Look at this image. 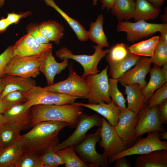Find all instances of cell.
I'll return each mask as SVG.
<instances>
[{"mask_svg":"<svg viewBox=\"0 0 167 167\" xmlns=\"http://www.w3.org/2000/svg\"><path fill=\"white\" fill-rule=\"evenodd\" d=\"M12 46H8L0 55V77L5 75L4 71L8 62L12 58Z\"/></svg>","mask_w":167,"mask_h":167,"instance_id":"obj_41","label":"cell"},{"mask_svg":"<svg viewBox=\"0 0 167 167\" xmlns=\"http://www.w3.org/2000/svg\"><path fill=\"white\" fill-rule=\"evenodd\" d=\"M158 113L162 124L167 123V99L158 106Z\"/></svg>","mask_w":167,"mask_h":167,"instance_id":"obj_44","label":"cell"},{"mask_svg":"<svg viewBox=\"0 0 167 167\" xmlns=\"http://www.w3.org/2000/svg\"><path fill=\"white\" fill-rule=\"evenodd\" d=\"M2 150V147H1V144H0V152H1V151Z\"/></svg>","mask_w":167,"mask_h":167,"instance_id":"obj_59","label":"cell"},{"mask_svg":"<svg viewBox=\"0 0 167 167\" xmlns=\"http://www.w3.org/2000/svg\"><path fill=\"white\" fill-rule=\"evenodd\" d=\"M68 65L69 75L66 79L44 88L53 92L87 98L88 86L86 78L76 73L72 62Z\"/></svg>","mask_w":167,"mask_h":167,"instance_id":"obj_5","label":"cell"},{"mask_svg":"<svg viewBox=\"0 0 167 167\" xmlns=\"http://www.w3.org/2000/svg\"><path fill=\"white\" fill-rule=\"evenodd\" d=\"M97 0H92L93 4L94 5H97Z\"/></svg>","mask_w":167,"mask_h":167,"instance_id":"obj_58","label":"cell"},{"mask_svg":"<svg viewBox=\"0 0 167 167\" xmlns=\"http://www.w3.org/2000/svg\"><path fill=\"white\" fill-rule=\"evenodd\" d=\"M22 126L7 122L0 128V143L2 149L14 143L20 135Z\"/></svg>","mask_w":167,"mask_h":167,"instance_id":"obj_31","label":"cell"},{"mask_svg":"<svg viewBox=\"0 0 167 167\" xmlns=\"http://www.w3.org/2000/svg\"><path fill=\"white\" fill-rule=\"evenodd\" d=\"M52 48L51 44L40 43L28 33L12 46V57L42 55Z\"/></svg>","mask_w":167,"mask_h":167,"instance_id":"obj_15","label":"cell"},{"mask_svg":"<svg viewBox=\"0 0 167 167\" xmlns=\"http://www.w3.org/2000/svg\"><path fill=\"white\" fill-rule=\"evenodd\" d=\"M32 14V12L30 11L18 14L13 12L8 13L6 18L11 25L13 24H17L20 19L30 15Z\"/></svg>","mask_w":167,"mask_h":167,"instance_id":"obj_43","label":"cell"},{"mask_svg":"<svg viewBox=\"0 0 167 167\" xmlns=\"http://www.w3.org/2000/svg\"><path fill=\"white\" fill-rule=\"evenodd\" d=\"M4 87L0 96L2 98L13 91L26 92L37 86L35 80L15 75H5L3 77Z\"/></svg>","mask_w":167,"mask_h":167,"instance_id":"obj_20","label":"cell"},{"mask_svg":"<svg viewBox=\"0 0 167 167\" xmlns=\"http://www.w3.org/2000/svg\"><path fill=\"white\" fill-rule=\"evenodd\" d=\"M128 47L123 43H117L113 46L105 55V60L108 65L118 63L124 59L130 52Z\"/></svg>","mask_w":167,"mask_h":167,"instance_id":"obj_34","label":"cell"},{"mask_svg":"<svg viewBox=\"0 0 167 167\" xmlns=\"http://www.w3.org/2000/svg\"><path fill=\"white\" fill-rule=\"evenodd\" d=\"M118 83L117 79H109V95L112 102L122 111L127 108L125 105L126 101L118 88Z\"/></svg>","mask_w":167,"mask_h":167,"instance_id":"obj_35","label":"cell"},{"mask_svg":"<svg viewBox=\"0 0 167 167\" xmlns=\"http://www.w3.org/2000/svg\"><path fill=\"white\" fill-rule=\"evenodd\" d=\"M102 122V118L97 114L89 115L82 113L74 132L66 140L56 146L53 149L54 152L78 144L85 138L89 130L95 126L101 127Z\"/></svg>","mask_w":167,"mask_h":167,"instance_id":"obj_11","label":"cell"},{"mask_svg":"<svg viewBox=\"0 0 167 167\" xmlns=\"http://www.w3.org/2000/svg\"><path fill=\"white\" fill-rule=\"evenodd\" d=\"M151 64L150 58L141 57L134 67L117 79L118 82L126 85L137 84L143 88L147 84L145 77L151 70Z\"/></svg>","mask_w":167,"mask_h":167,"instance_id":"obj_16","label":"cell"},{"mask_svg":"<svg viewBox=\"0 0 167 167\" xmlns=\"http://www.w3.org/2000/svg\"><path fill=\"white\" fill-rule=\"evenodd\" d=\"M6 109L2 101V98L0 96V113L3 114Z\"/></svg>","mask_w":167,"mask_h":167,"instance_id":"obj_53","label":"cell"},{"mask_svg":"<svg viewBox=\"0 0 167 167\" xmlns=\"http://www.w3.org/2000/svg\"><path fill=\"white\" fill-rule=\"evenodd\" d=\"M26 101L24 103L29 108L38 105H57L71 104L79 97L48 91L37 86L24 92Z\"/></svg>","mask_w":167,"mask_h":167,"instance_id":"obj_6","label":"cell"},{"mask_svg":"<svg viewBox=\"0 0 167 167\" xmlns=\"http://www.w3.org/2000/svg\"><path fill=\"white\" fill-rule=\"evenodd\" d=\"M54 152L53 149H50L43 154L40 155L42 167H57L54 161Z\"/></svg>","mask_w":167,"mask_h":167,"instance_id":"obj_42","label":"cell"},{"mask_svg":"<svg viewBox=\"0 0 167 167\" xmlns=\"http://www.w3.org/2000/svg\"><path fill=\"white\" fill-rule=\"evenodd\" d=\"M139 117V113L136 114L132 110L127 108L121 111L118 122L114 127L127 148L134 145L137 140L135 137V134Z\"/></svg>","mask_w":167,"mask_h":167,"instance_id":"obj_13","label":"cell"},{"mask_svg":"<svg viewBox=\"0 0 167 167\" xmlns=\"http://www.w3.org/2000/svg\"><path fill=\"white\" fill-rule=\"evenodd\" d=\"M99 145L103 148L108 158L127 149L124 142L116 132L114 127L105 118H102Z\"/></svg>","mask_w":167,"mask_h":167,"instance_id":"obj_12","label":"cell"},{"mask_svg":"<svg viewBox=\"0 0 167 167\" xmlns=\"http://www.w3.org/2000/svg\"><path fill=\"white\" fill-rule=\"evenodd\" d=\"M67 126L66 122L58 121H45L36 124L30 131L18 138L23 143L24 153L41 155L54 149L59 143V133Z\"/></svg>","mask_w":167,"mask_h":167,"instance_id":"obj_1","label":"cell"},{"mask_svg":"<svg viewBox=\"0 0 167 167\" xmlns=\"http://www.w3.org/2000/svg\"><path fill=\"white\" fill-rule=\"evenodd\" d=\"M114 167H131V164L129 160L124 156L119 158L115 161Z\"/></svg>","mask_w":167,"mask_h":167,"instance_id":"obj_45","label":"cell"},{"mask_svg":"<svg viewBox=\"0 0 167 167\" xmlns=\"http://www.w3.org/2000/svg\"><path fill=\"white\" fill-rule=\"evenodd\" d=\"M108 68V65L100 73L90 75L85 78L88 86L87 98L88 103L96 104L102 102L107 103L111 102L109 95Z\"/></svg>","mask_w":167,"mask_h":167,"instance_id":"obj_9","label":"cell"},{"mask_svg":"<svg viewBox=\"0 0 167 167\" xmlns=\"http://www.w3.org/2000/svg\"><path fill=\"white\" fill-rule=\"evenodd\" d=\"M44 1L46 5L53 8L61 15L74 31L79 41L84 42L88 40V31L79 21L68 15L56 4L54 0Z\"/></svg>","mask_w":167,"mask_h":167,"instance_id":"obj_27","label":"cell"},{"mask_svg":"<svg viewBox=\"0 0 167 167\" xmlns=\"http://www.w3.org/2000/svg\"><path fill=\"white\" fill-rule=\"evenodd\" d=\"M159 32L161 33L160 36L167 44V28L163 29Z\"/></svg>","mask_w":167,"mask_h":167,"instance_id":"obj_51","label":"cell"},{"mask_svg":"<svg viewBox=\"0 0 167 167\" xmlns=\"http://www.w3.org/2000/svg\"><path fill=\"white\" fill-rule=\"evenodd\" d=\"M53 48L45 54L41 63L39 70L45 76L48 86L54 84L56 75L60 74L68 65L69 59L64 58L61 62L56 61L52 54Z\"/></svg>","mask_w":167,"mask_h":167,"instance_id":"obj_17","label":"cell"},{"mask_svg":"<svg viewBox=\"0 0 167 167\" xmlns=\"http://www.w3.org/2000/svg\"><path fill=\"white\" fill-rule=\"evenodd\" d=\"M15 167H42L40 155L24 153L16 161Z\"/></svg>","mask_w":167,"mask_h":167,"instance_id":"obj_37","label":"cell"},{"mask_svg":"<svg viewBox=\"0 0 167 167\" xmlns=\"http://www.w3.org/2000/svg\"><path fill=\"white\" fill-rule=\"evenodd\" d=\"M5 0H0V8H2L3 6Z\"/></svg>","mask_w":167,"mask_h":167,"instance_id":"obj_57","label":"cell"},{"mask_svg":"<svg viewBox=\"0 0 167 167\" xmlns=\"http://www.w3.org/2000/svg\"><path fill=\"white\" fill-rule=\"evenodd\" d=\"M167 28V23H151L143 20L134 23L121 21L118 24L117 31L126 32L127 41L133 42L149 37Z\"/></svg>","mask_w":167,"mask_h":167,"instance_id":"obj_8","label":"cell"},{"mask_svg":"<svg viewBox=\"0 0 167 167\" xmlns=\"http://www.w3.org/2000/svg\"><path fill=\"white\" fill-rule=\"evenodd\" d=\"M160 139H167V132L165 131L161 132V134H160Z\"/></svg>","mask_w":167,"mask_h":167,"instance_id":"obj_55","label":"cell"},{"mask_svg":"<svg viewBox=\"0 0 167 167\" xmlns=\"http://www.w3.org/2000/svg\"><path fill=\"white\" fill-rule=\"evenodd\" d=\"M148 133L146 137L138 139L132 146L108 158V163H113L122 156L141 155L155 150L167 149V143L160 139L159 131H155Z\"/></svg>","mask_w":167,"mask_h":167,"instance_id":"obj_10","label":"cell"},{"mask_svg":"<svg viewBox=\"0 0 167 167\" xmlns=\"http://www.w3.org/2000/svg\"><path fill=\"white\" fill-rule=\"evenodd\" d=\"M10 25L6 18L2 17L0 19V33L6 31Z\"/></svg>","mask_w":167,"mask_h":167,"instance_id":"obj_46","label":"cell"},{"mask_svg":"<svg viewBox=\"0 0 167 167\" xmlns=\"http://www.w3.org/2000/svg\"><path fill=\"white\" fill-rule=\"evenodd\" d=\"M39 24L37 23L30 24L26 27L28 33L30 34L39 43L45 44L49 43V41L41 33L39 28Z\"/></svg>","mask_w":167,"mask_h":167,"instance_id":"obj_40","label":"cell"},{"mask_svg":"<svg viewBox=\"0 0 167 167\" xmlns=\"http://www.w3.org/2000/svg\"><path fill=\"white\" fill-rule=\"evenodd\" d=\"M161 67L154 65L149 72L150 76L149 81L142 89L143 95L147 101L156 90L167 83L161 74Z\"/></svg>","mask_w":167,"mask_h":167,"instance_id":"obj_30","label":"cell"},{"mask_svg":"<svg viewBox=\"0 0 167 167\" xmlns=\"http://www.w3.org/2000/svg\"><path fill=\"white\" fill-rule=\"evenodd\" d=\"M135 6L134 0H115L111 13L120 21L127 20L133 18Z\"/></svg>","mask_w":167,"mask_h":167,"instance_id":"obj_25","label":"cell"},{"mask_svg":"<svg viewBox=\"0 0 167 167\" xmlns=\"http://www.w3.org/2000/svg\"><path fill=\"white\" fill-rule=\"evenodd\" d=\"M2 98L6 109L24 103L26 101L24 92L19 91L11 92Z\"/></svg>","mask_w":167,"mask_h":167,"instance_id":"obj_38","label":"cell"},{"mask_svg":"<svg viewBox=\"0 0 167 167\" xmlns=\"http://www.w3.org/2000/svg\"><path fill=\"white\" fill-rule=\"evenodd\" d=\"M7 122L3 114L0 113V128Z\"/></svg>","mask_w":167,"mask_h":167,"instance_id":"obj_52","label":"cell"},{"mask_svg":"<svg viewBox=\"0 0 167 167\" xmlns=\"http://www.w3.org/2000/svg\"><path fill=\"white\" fill-rule=\"evenodd\" d=\"M102 3L101 9L106 8L108 11L110 10L115 0H99Z\"/></svg>","mask_w":167,"mask_h":167,"instance_id":"obj_47","label":"cell"},{"mask_svg":"<svg viewBox=\"0 0 167 167\" xmlns=\"http://www.w3.org/2000/svg\"><path fill=\"white\" fill-rule=\"evenodd\" d=\"M167 99V84L156 90L148 101L149 107L158 106Z\"/></svg>","mask_w":167,"mask_h":167,"instance_id":"obj_39","label":"cell"},{"mask_svg":"<svg viewBox=\"0 0 167 167\" xmlns=\"http://www.w3.org/2000/svg\"><path fill=\"white\" fill-rule=\"evenodd\" d=\"M93 47L95 52L92 55L74 54L71 50L63 47L55 52L56 55L62 60L64 58L71 59L79 63L84 70L82 76L85 78L89 75L99 72L97 67L98 63L110 50L108 49H103V47L98 45Z\"/></svg>","mask_w":167,"mask_h":167,"instance_id":"obj_4","label":"cell"},{"mask_svg":"<svg viewBox=\"0 0 167 167\" xmlns=\"http://www.w3.org/2000/svg\"><path fill=\"white\" fill-rule=\"evenodd\" d=\"M46 53L40 55L12 57L6 67L5 75L26 78L36 77L40 74V66Z\"/></svg>","mask_w":167,"mask_h":167,"instance_id":"obj_7","label":"cell"},{"mask_svg":"<svg viewBox=\"0 0 167 167\" xmlns=\"http://www.w3.org/2000/svg\"><path fill=\"white\" fill-rule=\"evenodd\" d=\"M39 30L41 34L49 41L59 44L63 35L64 27L61 24L53 20L45 21L39 24Z\"/></svg>","mask_w":167,"mask_h":167,"instance_id":"obj_26","label":"cell"},{"mask_svg":"<svg viewBox=\"0 0 167 167\" xmlns=\"http://www.w3.org/2000/svg\"><path fill=\"white\" fill-rule=\"evenodd\" d=\"M54 162L57 167L61 165L64 164V162L62 158L55 152L54 154Z\"/></svg>","mask_w":167,"mask_h":167,"instance_id":"obj_49","label":"cell"},{"mask_svg":"<svg viewBox=\"0 0 167 167\" xmlns=\"http://www.w3.org/2000/svg\"><path fill=\"white\" fill-rule=\"evenodd\" d=\"M24 152L23 143L18 138L0 152V167H15L16 161Z\"/></svg>","mask_w":167,"mask_h":167,"instance_id":"obj_23","label":"cell"},{"mask_svg":"<svg viewBox=\"0 0 167 167\" xmlns=\"http://www.w3.org/2000/svg\"><path fill=\"white\" fill-rule=\"evenodd\" d=\"M150 58L152 64L161 67L167 63V44L161 36L153 56Z\"/></svg>","mask_w":167,"mask_h":167,"instance_id":"obj_36","label":"cell"},{"mask_svg":"<svg viewBox=\"0 0 167 167\" xmlns=\"http://www.w3.org/2000/svg\"><path fill=\"white\" fill-rule=\"evenodd\" d=\"M141 57L130 52L122 60L115 64L108 65L109 75L111 78L118 79L134 66Z\"/></svg>","mask_w":167,"mask_h":167,"instance_id":"obj_29","label":"cell"},{"mask_svg":"<svg viewBox=\"0 0 167 167\" xmlns=\"http://www.w3.org/2000/svg\"><path fill=\"white\" fill-rule=\"evenodd\" d=\"M161 68V71L162 75L165 80L167 82V63L164 64Z\"/></svg>","mask_w":167,"mask_h":167,"instance_id":"obj_50","label":"cell"},{"mask_svg":"<svg viewBox=\"0 0 167 167\" xmlns=\"http://www.w3.org/2000/svg\"><path fill=\"white\" fill-rule=\"evenodd\" d=\"M154 6L160 8L164 4L165 0H147Z\"/></svg>","mask_w":167,"mask_h":167,"instance_id":"obj_48","label":"cell"},{"mask_svg":"<svg viewBox=\"0 0 167 167\" xmlns=\"http://www.w3.org/2000/svg\"><path fill=\"white\" fill-rule=\"evenodd\" d=\"M134 167H167V149L155 150L139 156Z\"/></svg>","mask_w":167,"mask_h":167,"instance_id":"obj_22","label":"cell"},{"mask_svg":"<svg viewBox=\"0 0 167 167\" xmlns=\"http://www.w3.org/2000/svg\"><path fill=\"white\" fill-rule=\"evenodd\" d=\"M75 104L90 109L100 114L107 119L108 122L113 126L118 124L121 111L112 102L107 103L101 102L96 104H85L81 102Z\"/></svg>","mask_w":167,"mask_h":167,"instance_id":"obj_21","label":"cell"},{"mask_svg":"<svg viewBox=\"0 0 167 167\" xmlns=\"http://www.w3.org/2000/svg\"><path fill=\"white\" fill-rule=\"evenodd\" d=\"M2 77H0V96L1 95L4 87Z\"/></svg>","mask_w":167,"mask_h":167,"instance_id":"obj_54","label":"cell"},{"mask_svg":"<svg viewBox=\"0 0 167 167\" xmlns=\"http://www.w3.org/2000/svg\"><path fill=\"white\" fill-rule=\"evenodd\" d=\"M82 106L75 104L61 105H38L31 109L32 127L45 121L65 122L71 128H75L83 113Z\"/></svg>","mask_w":167,"mask_h":167,"instance_id":"obj_2","label":"cell"},{"mask_svg":"<svg viewBox=\"0 0 167 167\" xmlns=\"http://www.w3.org/2000/svg\"><path fill=\"white\" fill-rule=\"evenodd\" d=\"M160 36H156L128 46L129 51L139 56L151 57L158 44Z\"/></svg>","mask_w":167,"mask_h":167,"instance_id":"obj_32","label":"cell"},{"mask_svg":"<svg viewBox=\"0 0 167 167\" xmlns=\"http://www.w3.org/2000/svg\"><path fill=\"white\" fill-rule=\"evenodd\" d=\"M62 159L65 167H96L93 164L85 162L76 155L74 146H70L55 152Z\"/></svg>","mask_w":167,"mask_h":167,"instance_id":"obj_33","label":"cell"},{"mask_svg":"<svg viewBox=\"0 0 167 167\" xmlns=\"http://www.w3.org/2000/svg\"><path fill=\"white\" fill-rule=\"evenodd\" d=\"M157 109L158 106L149 107L148 105L139 113V118L135 134L137 139L147 133L165 131L160 120Z\"/></svg>","mask_w":167,"mask_h":167,"instance_id":"obj_14","label":"cell"},{"mask_svg":"<svg viewBox=\"0 0 167 167\" xmlns=\"http://www.w3.org/2000/svg\"><path fill=\"white\" fill-rule=\"evenodd\" d=\"M100 128L92 134H87L84 140L74 146L75 152L83 161L94 165L96 167H108V157L104 152L102 154L98 153L96 145L100 140Z\"/></svg>","mask_w":167,"mask_h":167,"instance_id":"obj_3","label":"cell"},{"mask_svg":"<svg viewBox=\"0 0 167 167\" xmlns=\"http://www.w3.org/2000/svg\"><path fill=\"white\" fill-rule=\"evenodd\" d=\"M104 17L102 14L98 15L95 22H91L88 38L93 42L102 47H109L107 38L103 28Z\"/></svg>","mask_w":167,"mask_h":167,"instance_id":"obj_28","label":"cell"},{"mask_svg":"<svg viewBox=\"0 0 167 167\" xmlns=\"http://www.w3.org/2000/svg\"><path fill=\"white\" fill-rule=\"evenodd\" d=\"M121 84L125 88L124 93L127 96L128 103L127 108L135 114H138L148 105L142 88L137 84Z\"/></svg>","mask_w":167,"mask_h":167,"instance_id":"obj_18","label":"cell"},{"mask_svg":"<svg viewBox=\"0 0 167 167\" xmlns=\"http://www.w3.org/2000/svg\"><path fill=\"white\" fill-rule=\"evenodd\" d=\"M3 114L8 122L20 124L23 130L32 127L30 108L25 103L6 109Z\"/></svg>","mask_w":167,"mask_h":167,"instance_id":"obj_19","label":"cell"},{"mask_svg":"<svg viewBox=\"0 0 167 167\" xmlns=\"http://www.w3.org/2000/svg\"><path fill=\"white\" fill-rule=\"evenodd\" d=\"M135 6L133 18L136 21H146L158 17L161 12L160 8H156L147 0H135Z\"/></svg>","mask_w":167,"mask_h":167,"instance_id":"obj_24","label":"cell"},{"mask_svg":"<svg viewBox=\"0 0 167 167\" xmlns=\"http://www.w3.org/2000/svg\"><path fill=\"white\" fill-rule=\"evenodd\" d=\"M161 19L164 22V23H166V21H167V13H165L164 14H163L161 16Z\"/></svg>","mask_w":167,"mask_h":167,"instance_id":"obj_56","label":"cell"}]
</instances>
